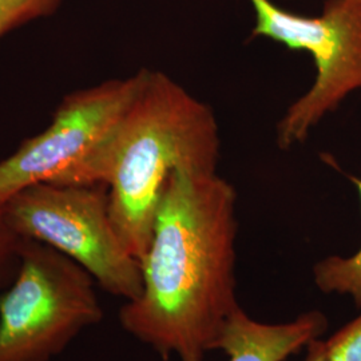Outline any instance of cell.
<instances>
[{
	"instance_id": "obj_1",
	"label": "cell",
	"mask_w": 361,
	"mask_h": 361,
	"mask_svg": "<svg viewBox=\"0 0 361 361\" xmlns=\"http://www.w3.org/2000/svg\"><path fill=\"white\" fill-rule=\"evenodd\" d=\"M237 195L216 173L169 177L142 268V293L119 312L123 329L161 356L205 361L238 307Z\"/></svg>"
},
{
	"instance_id": "obj_2",
	"label": "cell",
	"mask_w": 361,
	"mask_h": 361,
	"mask_svg": "<svg viewBox=\"0 0 361 361\" xmlns=\"http://www.w3.org/2000/svg\"><path fill=\"white\" fill-rule=\"evenodd\" d=\"M219 158V123L212 107L166 74L146 70L116 125L55 183L106 185L116 234L141 264L171 173H216Z\"/></svg>"
},
{
	"instance_id": "obj_3",
	"label": "cell",
	"mask_w": 361,
	"mask_h": 361,
	"mask_svg": "<svg viewBox=\"0 0 361 361\" xmlns=\"http://www.w3.org/2000/svg\"><path fill=\"white\" fill-rule=\"evenodd\" d=\"M94 279L50 246L25 240L0 295V361H50L102 320Z\"/></svg>"
},
{
	"instance_id": "obj_4",
	"label": "cell",
	"mask_w": 361,
	"mask_h": 361,
	"mask_svg": "<svg viewBox=\"0 0 361 361\" xmlns=\"http://www.w3.org/2000/svg\"><path fill=\"white\" fill-rule=\"evenodd\" d=\"M0 214L19 237L50 246L128 301L142 293V268L122 245L106 185L38 183L13 195Z\"/></svg>"
},
{
	"instance_id": "obj_5",
	"label": "cell",
	"mask_w": 361,
	"mask_h": 361,
	"mask_svg": "<svg viewBox=\"0 0 361 361\" xmlns=\"http://www.w3.org/2000/svg\"><path fill=\"white\" fill-rule=\"evenodd\" d=\"M250 3L256 16L252 35L310 52L317 70L312 87L277 123V145L286 150L304 142L324 116L361 89V0H326L322 15L312 18L271 0Z\"/></svg>"
},
{
	"instance_id": "obj_6",
	"label": "cell",
	"mask_w": 361,
	"mask_h": 361,
	"mask_svg": "<svg viewBox=\"0 0 361 361\" xmlns=\"http://www.w3.org/2000/svg\"><path fill=\"white\" fill-rule=\"evenodd\" d=\"M145 73L67 95L50 126L0 162V207L28 186L58 182L90 154L134 99Z\"/></svg>"
},
{
	"instance_id": "obj_7",
	"label": "cell",
	"mask_w": 361,
	"mask_h": 361,
	"mask_svg": "<svg viewBox=\"0 0 361 361\" xmlns=\"http://www.w3.org/2000/svg\"><path fill=\"white\" fill-rule=\"evenodd\" d=\"M323 313L313 310L284 324H264L237 308L219 338L229 361H284L326 329Z\"/></svg>"
},
{
	"instance_id": "obj_8",
	"label": "cell",
	"mask_w": 361,
	"mask_h": 361,
	"mask_svg": "<svg viewBox=\"0 0 361 361\" xmlns=\"http://www.w3.org/2000/svg\"><path fill=\"white\" fill-rule=\"evenodd\" d=\"M360 194L361 178H353ZM314 283L325 293L347 295L361 308V247L350 257L331 256L313 268Z\"/></svg>"
},
{
	"instance_id": "obj_9",
	"label": "cell",
	"mask_w": 361,
	"mask_h": 361,
	"mask_svg": "<svg viewBox=\"0 0 361 361\" xmlns=\"http://www.w3.org/2000/svg\"><path fill=\"white\" fill-rule=\"evenodd\" d=\"M61 0H0V37L55 11Z\"/></svg>"
},
{
	"instance_id": "obj_10",
	"label": "cell",
	"mask_w": 361,
	"mask_h": 361,
	"mask_svg": "<svg viewBox=\"0 0 361 361\" xmlns=\"http://www.w3.org/2000/svg\"><path fill=\"white\" fill-rule=\"evenodd\" d=\"M325 361H361V314L323 341Z\"/></svg>"
},
{
	"instance_id": "obj_11",
	"label": "cell",
	"mask_w": 361,
	"mask_h": 361,
	"mask_svg": "<svg viewBox=\"0 0 361 361\" xmlns=\"http://www.w3.org/2000/svg\"><path fill=\"white\" fill-rule=\"evenodd\" d=\"M23 238L6 224L0 214V295L13 283L20 264Z\"/></svg>"
},
{
	"instance_id": "obj_12",
	"label": "cell",
	"mask_w": 361,
	"mask_h": 361,
	"mask_svg": "<svg viewBox=\"0 0 361 361\" xmlns=\"http://www.w3.org/2000/svg\"><path fill=\"white\" fill-rule=\"evenodd\" d=\"M308 348V355L305 361H325L323 352V341L316 338L313 341H310L307 345Z\"/></svg>"
}]
</instances>
